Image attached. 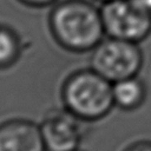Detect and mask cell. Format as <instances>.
<instances>
[{
	"mask_svg": "<svg viewBox=\"0 0 151 151\" xmlns=\"http://www.w3.org/2000/svg\"><path fill=\"white\" fill-rule=\"evenodd\" d=\"M47 22L57 45L73 54L90 53L105 38L100 6L93 0H59Z\"/></svg>",
	"mask_w": 151,
	"mask_h": 151,
	"instance_id": "cell-1",
	"label": "cell"
},
{
	"mask_svg": "<svg viewBox=\"0 0 151 151\" xmlns=\"http://www.w3.org/2000/svg\"><path fill=\"white\" fill-rule=\"evenodd\" d=\"M61 106L87 124L105 119L114 109L112 83L93 68L68 73L60 86Z\"/></svg>",
	"mask_w": 151,
	"mask_h": 151,
	"instance_id": "cell-2",
	"label": "cell"
},
{
	"mask_svg": "<svg viewBox=\"0 0 151 151\" xmlns=\"http://www.w3.org/2000/svg\"><path fill=\"white\" fill-rule=\"evenodd\" d=\"M144 53L138 42L106 37L90 52L88 66L111 83L139 76Z\"/></svg>",
	"mask_w": 151,
	"mask_h": 151,
	"instance_id": "cell-3",
	"label": "cell"
},
{
	"mask_svg": "<svg viewBox=\"0 0 151 151\" xmlns=\"http://www.w3.org/2000/svg\"><path fill=\"white\" fill-rule=\"evenodd\" d=\"M106 37L140 44L151 34V15L130 0H111L100 5Z\"/></svg>",
	"mask_w": 151,
	"mask_h": 151,
	"instance_id": "cell-4",
	"label": "cell"
},
{
	"mask_svg": "<svg viewBox=\"0 0 151 151\" xmlns=\"http://www.w3.org/2000/svg\"><path fill=\"white\" fill-rule=\"evenodd\" d=\"M39 126L46 151H74L80 149L88 132V124L63 106L48 110Z\"/></svg>",
	"mask_w": 151,
	"mask_h": 151,
	"instance_id": "cell-5",
	"label": "cell"
},
{
	"mask_svg": "<svg viewBox=\"0 0 151 151\" xmlns=\"http://www.w3.org/2000/svg\"><path fill=\"white\" fill-rule=\"evenodd\" d=\"M0 151H46L39 124L22 118L1 123Z\"/></svg>",
	"mask_w": 151,
	"mask_h": 151,
	"instance_id": "cell-6",
	"label": "cell"
},
{
	"mask_svg": "<svg viewBox=\"0 0 151 151\" xmlns=\"http://www.w3.org/2000/svg\"><path fill=\"white\" fill-rule=\"evenodd\" d=\"M112 97L114 109L123 112H133L145 104L147 87L139 76L129 77L112 83Z\"/></svg>",
	"mask_w": 151,
	"mask_h": 151,
	"instance_id": "cell-7",
	"label": "cell"
},
{
	"mask_svg": "<svg viewBox=\"0 0 151 151\" xmlns=\"http://www.w3.org/2000/svg\"><path fill=\"white\" fill-rule=\"evenodd\" d=\"M22 41L18 32L5 25H0V70L15 65L22 53Z\"/></svg>",
	"mask_w": 151,
	"mask_h": 151,
	"instance_id": "cell-8",
	"label": "cell"
},
{
	"mask_svg": "<svg viewBox=\"0 0 151 151\" xmlns=\"http://www.w3.org/2000/svg\"><path fill=\"white\" fill-rule=\"evenodd\" d=\"M122 151H151V139H138L131 142Z\"/></svg>",
	"mask_w": 151,
	"mask_h": 151,
	"instance_id": "cell-9",
	"label": "cell"
},
{
	"mask_svg": "<svg viewBox=\"0 0 151 151\" xmlns=\"http://www.w3.org/2000/svg\"><path fill=\"white\" fill-rule=\"evenodd\" d=\"M18 1L32 8H46V7H52L59 0H18Z\"/></svg>",
	"mask_w": 151,
	"mask_h": 151,
	"instance_id": "cell-10",
	"label": "cell"
},
{
	"mask_svg": "<svg viewBox=\"0 0 151 151\" xmlns=\"http://www.w3.org/2000/svg\"><path fill=\"white\" fill-rule=\"evenodd\" d=\"M137 8L151 15V0H130Z\"/></svg>",
	"mask_w": 151,
	"mask_h": 151,
	"instance_id": "cell-11",
	"label": "cell"
},
{
	"mask_svg": "<svg viewBox=\"0 0 151 151\" xmlns=\"http://www.w3.org/2000/svg\"><path fill=\"white\" fill-rule=\"evenodd\" d=\"M93 1H96V2H99V4L101 5V4H104V2H107V1H111V0H93Z\"/></svg>",
	"mask_w": 151,
	"mask_h": 151,
	"instance_id": "cell-12",
	"label": "cell"
},
{
	"mask_svg": "<svg viewBox=\"0 0 151 151\" xmlns=\"http://www.w3.org/2000/svg\"><path fill=\"white\" fill-rule=\"evenodd\" d=\"M74 151H85V150H83V149L80 147V149H77V150H74Z\"/></svg>",
	"mask_w": 151,
	"mask_h": 151,
	"instance_id": "cell-13",
	"label": "cell"
}]
</instances>
